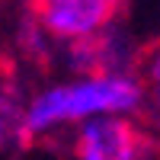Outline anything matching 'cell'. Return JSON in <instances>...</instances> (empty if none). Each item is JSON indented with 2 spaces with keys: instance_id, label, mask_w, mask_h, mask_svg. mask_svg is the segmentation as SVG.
Instances as JSON below:
<instances>
[{
  "instance_id": "2",
  "label": "cell",
  "mask_w": 160,
  "mask_h": 160,
  "mask_svg": "<svg viewBox=\"0 0 160 160\" xmlns=\"http://www.w3.org/2000/svg\"><path fill=\"white\" fill-rule=\"evenodd\" d=\"M148 138L131 122L115 115L90 118L77 131V160H144Z\"/></svg>"
},
{
  "instance_id": "5",
  "label": "cell",
  "mask_w": 160,
  "mask_h": 160,
  "mask_svg": "<svg viewBox=\"0 0 160 160\" xmlns=\"http://www.w3.org/2000/svg\"><path fill=\"white\" fill-rule=\"evenodd\" d=\"M26 112L19 90L10 80H0V148H7L13 138H22L26 131Z\"/></svg>"
},
{
  "instance_id": "6",
  "label": "cell",
  "mask_w": 160,
  "mask_h": 160,
  "mask_svg": "<svg viewBox=\"0 0 160 160\" xmlns=\"http://www.w3.org/2000/svg\"><path fill=\"white\" fill-rule=\"evenodd\" d=\"M135 71L141 77L144 90H148L151 96H154V102L160 106V38L141 48V55L135 61Z\"/></svg>"
},
{
  "instance_id": "4",
  "label": "cell",
  "mask_w": 160,
  "mask_h": 160,
  "mask_svg": "<svg viewBox=\"0 0 160 160\" xmlns=\"http://www.w3.org/2000/svg\"><path fill=\"white\" fill-rule=\"evenodd\" d=\"M71 64L74 71L87 74L90 77H115L118 68V45L112 35H90V38H80V42L71 45Z\"/></svg>"
},
{
  "instance_id": "1",
  "label": "cell",
  "mask_w": 160,
  "mask_h": 160,
  "mask_svg": "<svg viewBox=\"0 0 160 160\" xmlns=\"http://www.w3.org/2000/svg\"><path fill=\"white\" fill-rule=\"evenodd\" d=\"M144 87H138L131 77H90L74 87H55L38 96L29 112H26V131L22 138L29 141L32 135L45 131L58 122H74V118H90L99 112H118V109H135L141 102Z\"/></svg>"
},
{
  "instance_id": "3",
  "label": "cell",
  "mask_w": 160,
  "mask_h": 160,
  "mask_svg": "<svg viewBox=\"0 0 160 160\" xmlns=\"http://www.w3.org/2000/svg\"><path fill=\"white\" fill-rule=\"evenodd\" d=\"M118 0H35V16L51 35L90 38L115 16Z\"/></svg>"
}]
</instances>
